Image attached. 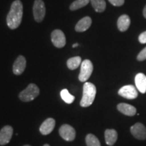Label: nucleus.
Listing matches in <instances>:
<instances>
[{"label":"nucleus","instance_id":"9b49d317","mask_svg":"<svg viewBox=\"0 0 146 146\" xmlns=\"http://www.w3.org/2000/svg\"><path fill=\"white\" fill-rule=\"evenodd\" d=\"M55 125H56V121L54 118H49L41 124V127L39 128V131L42 135H47L50 134L54 130Z\"/></svg>","mask_w":146,"mask_h":146},{"label":"nucleus","instance_id":"7ed1b4c3","mask_svg":"<svg viewBox=\"0 0 146 146\" xmlns=\"http://www.w3.org/2000/svg\"><path fill=\"white\" fill-rule=\"evenodd\" d=\"M39 89L35 84H29V86L25 90L21 91L19 94V98L21 101L28 102L32 101L39 96Z\"/></svg>","mask_w":146,"mask_h":146},{"label":"nucleus","instance_id":"0eeeda50","mask_svg":"<svg viewBox=\"0 0 146 146\" xmlns=\"http://www.w3.org/2000/svg\"><path fill=\"white\" fill-rule=\"evenodd\" d=\"M59 133L61 137L67 141H72L75 139L76 132L72 126L63 125L59 129Z\"/></svg>","mask_w":146,"mask_h":146},{"label":"nucleus","instance_id":"ddd939ff","mask_svg":"<svg viewBox=\"0 0 146 146\" xmlns=\"http://www.w3.org/2000/svg\"><path fill=\"white\" fill-rule=\"evenodd\" d=\"M136 88L141 94L146 93V76L143 73H138L135 78Z\"/></svg>","mask_w":146,"mask_h":146},{"label":"nucleus","instance_id":"cd10ccee","mask_svg":"<svg viewBox=\"0 0 146 146\" xmlns=\"http://www.w3.org/2000/svg\"><path fill=\"white\" fill-rule=\"evenodd\" d=\"M43 146H50V145H48V144H45Z\"/></svg>","mask_w":146,"mask_h":146},{"label":"nucleus","instance_id":"2eb2a0df","mask_svg":"<svg viewBox=\"0 0 146 146\" xmlns=\"http://www.w3.org/2000/svg\"><path fill=\"white\" fill-rule=\"evenodd\" d=\"M92 21L89 16L84 17L78 22L75 26V31L76 32H84L87 31L91 27Z\"/></svg>","mask_w":146,"mask_h":146},{"label":"nucleus","instance_id":"412c9836","mask_svg":"<svg viewBox=\"0 0 146 146\" xmlns=\"http://www.w3.org/2000/svg\"><path fill=\"white\" fill-rule=\"evenodd\" d=\"M89 1H90V0H76L74 2L71 3L70 10L74 11L83 8V7L86 6L88 4Z\"/></svg>","mask_w":146,"mask_h":146},{"label":"nucleus","instance_id":"f257e3e1","mask_svg":"<svg viewBox=\"0 0 146 146\" xmlns=\"http://www.w3.org/2000/svg\"><path fill=\"white\" fill-rule=\"evenodd\" d=\"M23 15V5L21 0H16L11 5L7 16V25L11 29H16L21 25Z\"/></svg>","mask_w":146,"mask_h":146},{"label":"nucleus","instance_id":"5701e85b","mask_svg":"<svg viewBox=\"0 0 146 146\" xmlns=\"http://www.w3.org/2000/svg\"><path fill=\"white\" fill-rule=\"evenodd\" d=\"M137 59L138 61L140 62L146 60V47L139 53V54L137 55Z\"/></svg>","mask_w":146,"mask_h":146},{"label":"nucleus","instance_id":"4468645a","mask_svg":"<svg viewBox=\"0 0 146 146\" xmlns=\"http://www.w3.org/2000/svg\"><path fill=\"white\" fill-rule=\"evenodd\" d=\"M118 110L126 116H133L137 113L135 107L125 103H120L117 106Z\"/></svg>","mask_w":146,"mask_h":146},{"label":"nucleus","instance_id":"dca6fc26","mask_svg":"<svg viewBox=\"0 0 146 146\" xmlns=\"http://www.w3.org/2000/svg\"><path fill=\"white\" fill-rule=\"evenodd\" d=\"M131 25V19L127 14H123L118 18L117 27L118 30L121 32H125L129 29Z\"/></svg>","mask_w":146,"mask_h":146},{"label":"nucleus","instance_id":"1a4fd4ad","mask_svg":"<svg viewBox=\"0 0 146 146\" xmlns=\"http://www.w3.org/2000/svg\"><path fill=\"white\" fill-rule=\"evenodd\" d=\"M131 133L139 140L146 139V128L142 123H137L131 127Z\"/></svg>","mask_w":146,"mask_h":146},{"label":"nucleus","instance_id":"6ab92c4d","mask_svg":"<svg viewBox=\"0 0 146 146\" xmlns=\"http://www.w3.org/2000/svg\"><path fill=\"white\" fill-rule=\"evenodd\" d=\"M81 58L79 56L71 58L67 61V66L70 70H75L81 64Z\"/></svg>","mask_w":146,"mask_h":146},{"label":"nucleus","instance_id":"f3484780","mask_svg":"<svg viewBox=\"0 0 146 146\" xmlns=\"http://www.w3.org/2000/svg\"><path fill=\"white\" fill-rule=\"evenodd\" d=\"M105 141L107 145L112 146L116 143L118 139V133L114 129H106L104 133Z\"/></svg>","mask_w":146,"mask_h":146},{"label":"nucleus","instance_id":"6e6552de","mask_svg":"<svg viewBox=\"0 0 146 146\" xmlns=\"http://www.w3.org/2000/svg\"><path fill=\"white\" fill-rule=\"evenodd\" d=\"M51 39L53 44L58 48H62L66 45V36L61 30L56 29L52 33Z\"/></svg>","mask_w":146,"mask_h":146},{"label":"nucleus","instance_id":"f03ea898","mask_svg":"<svg viewBox=\"0 0 146 146\" xmlns=\"http://www.w3.org/2000/svg\"><path fill=\"white\" fill-rule=\"evenodd\" d=\"M96 96V87L93 83L85 82L83 85V97L80 102L81 106L86 108L92 104Z\"/></svg>","mask_w":146,"mask_h":146},{"label":"nucleus","instance_id":"20e7f679","mask_svg":"<svg viewBox=\"0 0 146 146\" xmlns=\"http://www.w3.org/2000/svg\"><path fill=\"white\" fill-rule=\"evenodd\" d=\"M94 70L93 64L89 60H85L82 62L81 64V71H80L78 79L81 82H86L90 78Z\"/></svg>","mask_w":146,"mask_h":146},{"label":"nucleus","instance_id":"aec40b11","mask_svg":"<svg viewBox=\"0 0 146 146\" xmlns=\"http://www.w3.org/2000/svg\"><path fill=\"white\" fill-rule=\"evenodd\" d=\"M60 96H61L62 99L66 103L68 104H72V102H74V99H75L74 96L71 95L66 89H62V90L61 91V92H60Z\"/></svg>","mask_w":146,"mask_h":146},{"label":"nucleus","instance_id":"9d476101","mask_svg":"<svg viewBox=\"0 0 146 146\" xmlns=\"http://www.w3.org/2000/svg\"><path fill=\"white\" fill-rule=\"evenodd\" d=\"M13 135V129L11 126H5L0 131V145H4L10 141Z\"/></svg>","mask_w":146,"mask_h":146},{"label":"nucleus","instance_id":"39448f33","mask_svg":"<svg viewBox=\"0 0 146 146\" xmlns=\"http://www.w3.org/2000/svg\"><path fill=\"white\" fill-rule=\"evenodd\" d=\"M33 10V16L35 21L38 23L43 21L46 12L44 2L42 0H35Z\"/></svg>","mask_w":146,"mask_h":146},{"label":"nucleus","instance_id":"bb28decb","mask_svg":"<svg viewBox=\"0 0 146 146\" xmlns=\"http://www.w3.org/2000/svg\"><path fill=\"white\" fill-rule=\"evenodd\" d=\"M77 46H78V43H74V44L72 45V47H77Z\"/></svg>","mask_w":146,"mask_h":146},{"label":"nucleus","instance_id":"c85d7f7f","mask_svg":"<svg viewBox=\"0 0 146 146\" xmlns=\"http://www.w3.org/2000/svg\"><path fill=\"white\" fill-rule=\"evenodd\" d=\"M24 146H31V145H24Z\"/></svg>","mask_w":146,"mask_h":146},{"label":"nucleus","instance_id":"423d86ee","mask_svg":"<svg viewBox=\"0 0 146 146\" xmlns=\"http://www.w3.org/2000/svg\"><path fill=\"white\" fill-rule=\"evenodd\" d=\"M118 95L128 100L136 99L138 96L137 88L132 85H128L122 87L118 90Z\"/></svg>","mask_w":146,"mask_h":146},{"label":"nucleus","instance_id":"b1692460","mask_svg":"<svg viewBox=\"0 0 146 146\" xmlns=\"http://www.w3.org/2000/svg\"><path fill=\"white\" fill-rule=\"evenodd\" d=\"M108 1L114 6H121L125 3V0H108Z\"/></svg>","mask_w":146,"mask_h":146},{"label":"nucleus","instance_id":"a878e982","mask_svg":"<svg viewBox=\"0 0 146 146\" xmlns=\"http://www.w3.org/2000/svg\"><path fill=\"white\" fill-rule=\"evenodd\" d=\"M143 16L146 18V5L145 6V8L143 9Z\"/></svg>","mask_w":146,"mask_h":146},{"label":"nucleus","instance_id":"393cba45","mask_svg":"<svg viewBox=\"0 0 146 146\" xmlns=\"http://www.w3.org/2000/svg\"><path fill=\"white\" fill-rule=\"evenodd\" d=\"M139 41L142 44L146 43V31H144L139 36Z\"/></svg>","mask_w":146,"mask_h":146},{"label":"nucleus","instance_id":"a211bd4d","mask_svg":"<svg viewBox=\"0 0 146 146\" xmlns=\"http://www.w3.org/2000/svg\"><path fill=\"white\" fill-rule=\"evenodd\" d=\"M93 8L97 12H103L106 8L105 0H90Z\"/></svg>","mask_w":146,"mask_h":146},{"label":"nucleus","instance_id":"4be33fe9","mask_svg":"<svg viewBox=\"0 0 146 146\" xmlns=\"http://www.w3.org/2000/svg\"><path fill=\"white\" fill-rule=\"evenodd\" d=\"M85 141L87 146H101L99 139L93 134L87 135Z\"/></svg>","mask_w":146,"mask_h":146},{"label":"nucleus","instance_id":"f8f14e48","mask_svg":"<svg viewBox=\"0 0 146 146\" xmlns=\"http://www.w3.org/2000/svg\"><path fill=\"white\" fill-rule=\"evenodd\" d=\"M26 59L23 56H19L13 64V72L16 75H20L26 68Z\"/></svg>","mask_w":146,"mask_h":146}]
</instances>
